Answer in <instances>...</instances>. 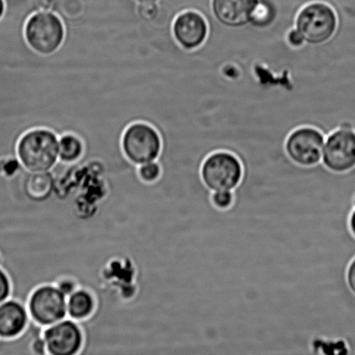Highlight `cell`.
Here are the masks:
<instances>
[{"label":"cell","mask_w":355,"mask_h":355,"mask_svg":"<svg viewBox=\"0 0 355 355\" xmlns=\"http://www.w3.org/2000/svg\"><path fill=\"white\" fill-rule=\"evenodd\" d=\"M59 137L53 131L36 128L19 139L17 155L21 165L28 172L51 171L59 161Z\"/></svg>","instance_id":"cell-1"},{"label":"cell","mask_w":355,"mask_h":355,"mask_svg":"<svg viewBox=\"0 0 355 355\" xmlns=\"http://www.w3.org/2000/svg\"><path fill=\"white\" fill-rule=\"evenodd\" d=\"M24 37L30 48L37 54L50 55L64 43V24L54 12H35L26 21Z\"/></svg>","instance_id":"cell-2"},{"label":"cell","mask_w":355,"mask_h":355,"mask_svg":"<svg viewBox=\"0 0 355 355\" xmlns=\"http://www.w3.org/2000/svg\"><path fill=\"white\" fill-rule=\"evenodd\" d=\"M241 161L228 152H217L207 156L202 162L200 177L210 191H234L243 180Z\"/></svg>","instance_id":"cell-3"},{"label":"cell","mask_w":355,"mask_h":355,"mask_svg":"<svg viewBox=\"0 0 355 355\" xmlns=\"http://www.w3.org/2000/svg\"><path fill=\"white\" fill-rule=\"evenodd\" d=\"M322 165L329 172L345 177L355 176V128L343 125L329 135L323 148Z\"/></svg>","instance_id":"cell-4"},{"label":"cell","mask_w":355,"mask_h":355,"mask_svg":"<svg viewBox=\"0 0 355 355\" xmlns=\"http://www.w3.org/2000/svg\"><path fill=\"white\" fill-rule=\"evenodd\" d=\"M121 148L128 161L135 166L156 162L162 153L161 135L151 125L135 123L125 130Z\"/></svg>","instance_id":"cell-5"},{"label":"cell","mask_w":355,"mask_h":355,"mask_svg":"<svg viewBox=\"0 0 355 355\" xmlns=\"http://www.w3.org/2000/svg\"><path fill=\"white\" fill-rule=\"evenodd\" d=\"M66 295L53 284L35 288L28 300L27 309L33 325L48 327L61 322L67 314Z\"/></svg>","instance_id":"cell-6"},{"label":"cell","mask_w":355,"mask_h":355,"mask_svg":"<svg viewBox=\"0 0 355 355\" xmlns=\"http://www.w3.org/2000/svg\"><path fill=\"white\" fill-rule=\"evenodd\" d=\"M337 17L331 7L314 3L304 7L299 13L297 29L306 43L318 45L325 43L335 34Z\"/></svg>","instance_id":"cell-7"},{"label":"cell","mask_w":355,"mask_h":355,"mask_svg":"<svg viewBox=\"0 0 355 355\" xmlns=\"http://www.w3.org/2000/svg\"><path fill=\"white\" fill-rule=\"evenodd\" d=\"M324 137L319 131L311 128L295 130L288 137L285 150L288 157L295 166L309 168L322 162Z\"/></svg>","instance_id":"cell-8"},{"label":"cell","mask_w":355,"mask_h":355,"mask_svg":"<svg viewBox=\"0 0 355 355\" xmlns=\"http://www.w3.org/2000/svg\"><path fill=\"white\" fill-rule=\"evenodd\" d=\"M43 338L47 354L51 355H74L80 354L85 343V336L78 323L58 322L44 330Z\"/></svg>","instance_id":"cell-9"},{"label":"cell","mask_w":355,"mask_h":355,"mask_svg":"<svg viewBox=\"0 0 355 355\" xmlns=\"http://www.w3.org/2000/svg\"><path fill=\"white\" fill-rule=\"evenodd\" d=\"M207 33V24L204 17L193 10H184L173 21V37L183 50L191 51L200 47Z\"/></svg>","instance_id":"cell-10"},{"label":"cell","mask_w":355,"mask_h":355,"mask_svg":"<svg viewBox=\"0 0 355 355\" xmlns=\"http://www.w3.org/2000/svg\"><path fill=\"white\" fill-rule=\"evenodd\" d=\"M257 2L259 0H212V12L225 26L242 27L250 23Z\"/></svg>","instance_id":"cell-11"},{"label":"cell","mask_w":355,"mask_h":355,"mask_svg":"<svg viewBox=\"0 0 355 355\" xmlns=\"http://www.w3.org/2000/svg\"><path fill=\"white\" fill-rule=\"evenodd\" d=\"M29 323L27 308L20 302L9 298L0 304V339L19 336Z\"/></svg>","instance_id":"cell-12"},{"label":"cell","mask_w":355,"mask_h":355,"mask_svg":"<svg viewBox=\"0 0 355 355\" xmlns=\"http://www.w3.org/2000/svg\"><path fill=\"white\" fill-rule=\"evenodd\" d=\"M95 299L89 291L78 288L69 295L67 312L72 320L81 322L89 318L95 311Z\"/></svg>","instance_id":"cell-13"},{"label":"cell","mask_w":355,"mask_h":355,"mask_svg":"<svg viewBox=\"0 0 355 355\" xmlns=\"http://www.w3.org/2000/svg\"><path fill=\"white\" fill-rule=\"evenodd\" d=\"M59 162L74 163L82 158L85 145L78 137L73 134H64L59 137Z\"/></svg>","instance_id":"cell-14"},{"label":"cell","mask_w":355,"mask_h":355,"mask_svg":"<svg viewBox=\"0 0 355 355\" xmlns=\"http://www.w3.org/2000/svg\"><path fill=\"white\" fill-rule=\"evenodd\" d=\"M277 17V9L272 3L267 0H259L252 15L250 23L253 26L264 28L270 26Z\"/></svg>","instance_id":"cell-15"},{"label":"cell","mask_w":355,"mask_h":355,"mask_svg":"<svg viewBox=\"0 0 355 355\" xmlns=\"http://www.w3.org/2000/svg\"><path fill=\"white\" fill-rule=\"evenodd\" d=\"M138 175L142 182L155 183L162 175L161 166L157 161L145 163L138 166Z\"/></svg>","instance_id":"cell-16"},{"label":"cell","mask_w":355,"mask_h":355,"mask_svg":"<svg viewBox=\"0 0 355 355\" xmlns=\"http://www.w3.org/2000/svg\"><path fill=\"white\" fill-rule=\"evenodd\" d=\"M234 191H215L211 195V204L218 211H226L231 208L234 203Z\"/></svg>","instance_id":"cell-17"},{"label":"cell","mask_w":355,"mask_h":355,"mask_svg":"<svg viewBox=\"0 0 355 355\" xmlns=\"http://www.w3.org/2000/svg\"><path fill=\"white\" fill-rule=\"evenodd\" d=\"M12 293V284L8 275L0 268V304L8 300Z\"/></svg>","instance_id":"cell-18"},{"label":"cell","mask_w":355,"mask_h":355,"mask_svg":"<svg viewBox=\"0 0 355 355\" xmlns=\"http://www.w3.org/2000/svg\"><path fill=\"white\" fill-rule=\"evenodd\" d=\"M345 279L347 288L355 297V256L347 267Z\"/></svg>","instance_id":"cell-19"},{"label":"cell","mask_w":355,"mask_h":355,"mask_svg":"<svg viewBox=\"0 0 355 355\" xmlns=\"http://www.w3.org/2000/svg\"><path fill=\"white\" fill-rule=\"evenodd\" d=\"M347 226H349L351 235L355 239V194L350 201V212L349 218H347Z\"/></svg>","instance_id":"cell-20"},{"label":"cell","mask_w":355,"mask_h":355,"mask_svg":"<svg viewBox=\"0 0 355 355\" xmlns=\"http://www.w3.org/2000/svg\"><path fill=\"white\" fill-rule=\"evenodd\" d=\"M288 42L295 47L302 46L304 44V38L302 35L299 33L297 29L292 30L288 36Z\"/></svg>","instance_id":"cell-21"},{"label":"cell","mask_w":355,"mask_h":355,"mask_svg":"<svg viewBox=\"0 0 355 355\" xmlns=\"http://www.w3.org/2000/svg\"><path fill=\"white\" fill-rule=\"evenodd\" d=\"M6 12V2L5 0H0V19H2L3 14Z\"/></svg>","instance_id":"cell-22"},{"label":"cell","mask_w":355,"mask_h":355,"mask_svg":"<svg viewBox=\"0 0 355 355\" xmlns=\"http://www.w3.org/2000/svg\"><path fill=\"white\" fill-rule=\"evenodd\" d=\"M137 3H157L159 0H135Z\"/></svg>","instance_id":"cell-23"}]
</instances>
